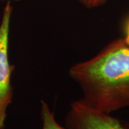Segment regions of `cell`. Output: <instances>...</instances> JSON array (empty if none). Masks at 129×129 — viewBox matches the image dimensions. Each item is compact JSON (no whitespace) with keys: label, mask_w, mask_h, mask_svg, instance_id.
<instances>
[{"label":"cell","mask_w":129,"mask_h":129,"mask_svg":"<svg viewBox=\"0 0 129 129\" xmlns=\"http://www.w3.org/2000/svg\"><path fill=\"white\" fill-rule=\"evenodd\" d=\"M69 73L82 90L81 100L90 108L111 113L129 107V45L123 38L73 65Z\"/></svg>","instance_id":"1"},{"label":"cell","mask_w":129,"mask_h":129,"mask_svg":"<svg viewBox=\"0 0 129 129\" xmlns=\"http://www.w3.org/2000/svg\"><path fill=\"white\" fill-rule=\"evenodd\" d=\"M12 6L7 2L0 23V129L5 128L7 111L12 102L13 89L11 84L14 66L9 60V39Z\"/></svg>","instance_id":"2"},{"label":"cell","mask_w":129,"mask_h":129,"mask_svg":"<svg viewBox=\"0 0 129 129\" xmlns=\"http://www.w3.org/2000/svg\"><path fill=\"white\" fill-rule=\"evenodd\" d=\"M69 129H129V123L97 111L80 99L73 101L66 115Z\"/></svg>","instance_id":"3"},{"label":"cell","mask_w":129,"mask_h":129,"mask_svg":"<svg viewBox=\"0 0 129 129\" xmlns=\"http://www.w3.org/2000/svg\"><path fill=\"white\" fill-rule=\"evenodd\" d=\"M41 118L42 121V129H69L65 128L57 123L54 113L44 101H41Z\"/></svg>","instance_id":"4"},{"label":"cell","mask_w":129,"mask_h":129,"mask_svg":"<svg viewBox=\"0 0 129 129\" xmlns=\"http://www.w3.org/2000/svg\"><path fill=\"white\" fill-rule=\"evenodd\" d=\"M80 4L88 9L95 8L99 6L104 5L106 0H78Z\"/></svg>","instance_id":"5"},{"label":"cell","mask_w":129,"mask_h":129,"mask_svg":"<svg viewBox=\"0 0 129 129\" xmlns=\"http://www.w3.org/2000/svg\"><path fill=\"white\" fill-rule=\"evenodd\" d=\"M123 40L125 42V43L129 45V19L125 26V36L123 38Z\"/></svg>","instance_id":"6"},{"label":"cell","mask_w":129,"mask_h":129,"mask_svg":"<svg viewBox=\"0 0 129 129\" xmlns=\"http://www.w3.org/2000/svg\"><path fill=\"white\" fill-rule=\"evenodd\" d=\"M2 1H7V2H11V1H14V2H19L21 0H2Z\"/></svg>","instance_id":"7"}]
</instances>
